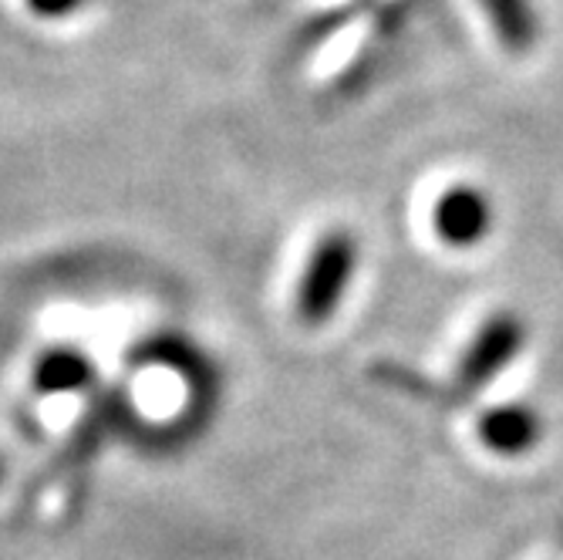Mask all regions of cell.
I'll return each instance as SVG.
<instances>
[{
	"mask_svg": "<svg viewBox=\"0 0 563 560\" xmlns=\"http://www.w3.org/2000/svg\"><path fill=\"white\" fill-rule=\"evenodd\" d=\"M0 480H4V463H0Z\"/></svg>",
	"mask_w": 563,
	"mask_h": 560,
	"instance_id": "10",
	"label": "cell"
},
{
	"mask_svg": "<svg viewBox=\"0 0 563 560\" xmlns=\"http://www.w3.org/2000/svg\"><path fill=\"white\" fill-rule=\"evenodd\" d=\"M496 227L493 196L476 183H452L432 202V233L449 250H476Z\"/></svg>",
	"mask_w": 563,
	"mask_h": 560,
	"instance_id": "4",
	"label": "cell"
},
{
	"mask_svg": "<svg viewBox=\"0 0 563 560\" xmlns=\"http://www.w3.org/2000/svg\"><path fill=\"white\" fill-rule=\"evenodd\" d=\"M543 436V419L537 409L523 402H509V405H496L479 419V439L489 452L496 455H523L530 452Z\"/></svg>",
	"mask_w": 563,
	"mask_h": 560,
	"instance_id": "7",
	"label": "cell"
},
{
	"mask_svg": "<svg viewBox=\"0 0 563 560\" xmlns=\"http://www.w3.org/2000/svg\"><path fill=\"white\" fill-rule=\"evenodd\" d=\"M125 419H132V409H129V398L125 392L115 385V388H106L101 392L91 405H88V413L81 416V422L75 426L65 452H62V460L55 466L58 470H78L81 463H88L95 449L106 442L112 432H119L125 426Z\"/></svg>",
	"mask_w": 563,
	"mask_h": 560,
	"instance_id": "5",
	"label": "cell"
},
{
	"mask_svg": "<svg viewBox=\"0 0 563 560\" xmlns=\"http://www.w3.org/2000/svg\"><path fill=\"white\" fill-rule=\"evenodd\" d=\"M129 359L135 365H152V369H169L176 372L192 402L189 409L196 413H210L213 402H217V388H220V372H217V362L210 351H202L189 334H179V331H152L145 334Z\"/></svg>",
	"mask_w": 563,
	"mask_h": 560,
	"instance_id": "2",
	"label": "cell"
},
{
	"mask_svg": "<svg viewBox=\"0 0 563 560\" xmlns=\"http://www.w3.org/2000/svg\"><path fill=\"white\" fill-rule=\"evenodd\" d=\"M479 8L499 47L509 51V55H530L540 44L543 21H540L537 0H479Z\"/></svg>",
	"mask_w": 563,
	"mask_h": 560,
	"instance_id": "8",
	"label": "cell"
},
{
	"mask_svg": "<svg viewBox=\"0 0 563 560\" xmlns=\"http://www.w3.org/2000/svg\"><path fill=\"white\" fill-rule=\"evenodd\" d=\"M523 344H527V321L517 311H493L476 328L463 354H459V369H455L459 385L470 392L486 388L489 382L499 378L503 369H509L520 359Z\"/></svg>",
	"mask_w": 563,
	"mask_h": 560,
	"instance_id": "3",
	"label": "cell"
},
{
	"mask_svg": "<svg viewBox=\"0 0 563 560\" xmlns=\"http://www.w3.org/2000/svg\"><path fill=\"white\" fill-rule=\"evenodd\" d=\"M362 267V243L347 227H328L307 261L300 267L297 287H294V315L303 328L328 325L341 304L347 300V290Z\"/></svg>",
	"mask_w": 563,
	"mask_h": 560,
	"instance_id": "1",
	"label": "cell"
},
{
	"mask_svg": "<svg viewBox=\"0 0 563 560\" xmlns=\"http://www.w3.org/2000/svg\"><path fill=\"white\" fill-rule=\"evenodd\" d=\"M95 382V359L81 344H47L31 365V385L37 395H78Z\"/></svg>",
	"mask_w": 563,
	"mask_h": 560,
	"instance_id": "6",
	"label": "cell"
},
{
	"mask_svg": "<svg viewBox=\"0 0 563 560\" xmlns=\"http://www.w3.org/2000/svg\"><path fill=\"white\" fill-rule=\"evenodd\" d=\"M88 4H91V0H24L27 14L37 18V21H47V24L68 21L75 14H81Z\"/></svg>",
	"mask_w": 563,
	"mask_h": 560,
	"instance_id": "9",
	"label": "cell"
}]
</instances>
